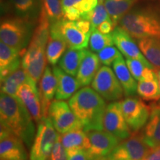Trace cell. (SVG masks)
Here are the masks:
<instances>
[{
	"mask_svg": "<svg viewBox=\"0 0 160 160\" xmlns=\"http://www.w3.org/2000/svg\"><path fill=\"white\" fill-rule=\"evenodd\" d=\"M0 119L1 126L22 140L28 148L31 147L37 133L34 119L17 97L1 92Z\"/></svg>",
	"mask_w": 160,
	"mask_h": 160,
	"instance_id": "6da1fadb",
	"label": "cell"
},
{
	"mask_svg": "<svg viewBox=\"0 0 160 160\" xmlns=\"http://www.w3.org/2000/svg\"><path fill=\"white\" fill-rule=\"evenodd\" d=\"M68 104L84 131L104 130L103 118L107 105L95 90L88 86L83 87L73 95Z\"/></svg>",
	"mask_w": 160,
	"mask_h": 160,
	"instance_id": "7a4b0ae2",
	"label": "cell"
},
{
	"mask_svg": "<svg viewBox=\"0 0 160 160\" xmlns=\"http://www.w3.org/2000/svg\"><path fill=\"white\" fill-rule=\"evenodd\" d=\"M50 35V22L45 11L42 9L33 37L22 58V66L36 82H39L47 64L46 47Z\"/></svg>",
	"mask_w": 160,
	"mask_h": 160,
	"instance_id": "3957f363",
	"label": "cell"
},
{
	"mask_svg": "<svg viewBox=\"0 0 160 160\" xmlns=\"http://www.w3.org/2000/svg\"><path fill=\"white\" fill-rule=\"evenodd\" d=\"M119 26L134 39H160V15L151 9H131Z\"/></svg>",
	"mask_w": 160,
	"mask_h": 160,
	"instance_id": "277c9868",
	"label": "cell"
},
{
	"mask_svg": "<svg viewBox=\"0 0 160 160\" xmlns=\"http://www.w3.org/2000/svg\"><path fill=\"white\" fill-rule=\"evenodd\" d=\"M36 25L16 16L3 19L0 25L1 42L19 51L24 56L31 42Z\"/></svg>",
	"mask_w": 160,
	"mask_h": 160,
	"instance_id": "5b68a950",
	"label": "cell"
},
{
	"mask_svg": "<svg viewBox=\"0 0 160 160\" xmlns=\"http://www.w3.org/2000/svg\"><path fill=\"white\" fill-rule=\"evenodd\" d=\"M58 133L48 117H42L37 123V133L31 147L30 159L48 160L51 155Z\"/></svg>",
	"mask_w": 160,
	"mask_h": 160,
	"instance_id": "8992f818",
	"label": "cell"
},
{
	"mask_svg": "<svg viewBox=\"0 0 160 160\" xmlns=\"http://www.w3.org/2000/svg\"><path fill=\"white\" fill-rule=\"evenodd\" d=\"M151 149L144 141L142 133L135 132L100 160H145Z\"/></svg>",
	"mask_w": 160,
	"mask_h": 160,
	"instance_id": "52a82bcc",
	"label": "cell"
},
{
	"mask_svg": "<svg viewBox=\"0 0 160 160\" xmlns=\"http://www.w3.org/2000/svg\"><path fill=\"white\" fill-rule=\"evenodd\" d=\"M91 88L106 101L115 102L122 98L124 90L113 70L103 65L91 82Z\"/></svg>",
	"mask_w": 160,
	"mask_h": 160,
	"instance_id": "ba28073f",
	"label": "cell"
},
{
	"mask_svg": "<svg viewBox=\"0 0 160 160\" xmlns=\"http://www.w3.org/2000/svg\"><path fill=\"white\" fill-rule=\"evenodd\" d=\"M48 117L60 134L75 129L82 128V125L76 117L69 104L65 100L53 99L48 109Z\"/></svg>",
	"mask_w": 160,
	"mask_h": 160,
	"instance_id": "9c48e42d",
	"label": "cell"
},
{
	"mask_svg": "<svg viewBox=\"0 0 160 160\" xmlns=\"http://www.w3.org/2000/svg\"><path fill=\"white\" fill-rule=\"evenodd\" d=\"M124 117L133 133L145 127L151 114V106L135 96L127 97L121 102Z\"/></svg>",
	"mask_w": 160,
	"mask_h": 160,
	"instance_id": "30bf717a",
	"label": "cell"
},
{
	"mask_svg": "<svg viewBox=\"0 0 160 160\" xmlns=\"http://www.w3.org/2000/svg\"><path fill=\"white\" fill-rule=\"evenodd\" d=\"M103 128L105 131L120 140L131 136V130L124 117L120 102H112L107 105L103 118Z\"/></svg>",
	"mask_w": 160,
	"mask_h": 160,
	"instance_id": "8fae6325",
	"label": "cell"
},
{
	"mask_svg": "<svg viewBox=\"0 0 160 160\" xmlns=\"http://www.w3.org/2000/svg\"><path fill=\"white\" fill-rule=\"evenodd\" d=\"M89 139L87 150L92 160H100L107 157L121 140L107 131H91L86 132Z\"/></svg>",
	"mask_w": 160,
	"mask_h": 160,
	"instance_id": "7c38bea8",
	"label": "cell"
},
{
	"mask_svg": "<svg viewBox=\"0 0 160 160\" xmlns=\"http://www.w3.org/2000/svg\"><path fill=\"white\" fill-rule=\"evenodd\" d=\"M0 157L4 160H27L25 145L22 140L3 126L0 131Z\"/></svg>",
	"mask_w": 160,
	"mask_h": 160,
	"instance_id": "4fadbf2b",
	"label": "cell"
},
{
	"mask_svg": "<svg viewBox=\"0 0 160 160\" xmlns=\"http://www.w3.org/2000/svg\"><path fill=\"white\" fill-rule=\"evenodd\" d=\"M52 25H54L60 32L70 48L86 49L88 48L91 34L84 31L77 21H69L63 19Z\"/></svg>",
	"mask_w": 160,
	"mask_h": 160,
	"instance_id": "5bb4252c",
	"label": "cell"
},
{
	"mask_svg": "<svg viewBox=\"0 0 160 160\" xmlns=\"http://www.w3.org/2000/svg\"><path fill=\"white\" fill-rule=\"evenodd\" d=\"M114 45L125 58H131L141 61L148 67L155 69L153 65L146 59L133 38L120 26H117L111 33Z\"/></svg>",
	"mask_w": 160,
	"mask_h": 160,
	"instance_id": "9a60e30c",
	"label": "cell"
},
{
	"mask_svg": "<svg viewBox=\"0 0 160 160\" xmlns=\"http://www.w3.org/2000/svg\"><path fill=\"white\" fill-rule=\"evenodd\" d=\"M37 82L31 77L27 82L19 86L17 91V98L22 102L31 115L38 123L42 119V105L39 88Z\"/></svg>",
	"mask_w": 160,
	"mask_h": 160,
	"instance_id": "2e32d148",
	"label": "cell"
},
{
	"mask_svg": "<svg viewBox=\"0 0 160 160\" xmlns=\"http://www.w3.org/2000/svg\"><path fill=\"white\" fill-rule=\"evenodd\" d=\"M57 79L50 66L45 68L39 82V93L42 105V117H48L51 102L57 92Z\"/></svg>",
	"mask_w": 160,
	"mask_h": 160,
	"instance_id": "e0dca14e",
	"label": "cell"
},
{
	"mask_svg": "<svg viewBox=\"0 0 160 160\" xmlns=\"http://www.w3.org/2000/svg\"><path fill=\"white\" fill-rule=\"evenodd\" d=\"M56 79H57V92L55 99H70L76 92L82 87L77 78L68 74L63 71L59 66H53L52 68Z\"/></svg>",
	"mask_w": 160,
	"mask_h": 160,
	"instance_id": "ac0fdd59",
	"label": "cell"
},
{
	"mask_svg": "<svg viewBox=\"0 0 160 160\" xmlns=\"http://www.w3.org/2000/svg\"><path fill=\"white\" fill-rule=\"evenodd\" d=\"M23 55L18 50L0 42V78L5 79L22 65Z\"/></svg>",
	"mask_w": 160,
	"mask_h": 160,
	"instance_id": "d6986e66",
	"label": "cell"
},
{
	"mask_svg": "<svg viewBox=\"0 0 160 160\" xmlns=\"http://www.w3.org/2000/svg\"><path fill=\"white\" fill-rule=\"evenodd\" d=\"M16 17L38 23L42 9V0H8Z\"/></svg>",
	"mask_w": 160,
	"mask_h": 160,
	"instance_id": "ffe728a7",
	"label": "cell"
},
{
	"mask_svg": "<svg viewBox=\"0 0 160 160\" xmlns=\"http://www.w3.org/2000/svg\"><path fill=\"white\" fill-rule=\"evenodd\" d=\"M68 48L67 42L54 25H50V35L46 47V58L49 65L54 66Z\"/></svg>",
	"mask_w": 160,
	"mask_h": 160,
	"instance_id": "44dd1931",
	"label": "cell"
},
{
	"mask_svg": "<svg viewBox=\"0 0 160 160\" xmlns=\"http://www.w3.org/2000/svg\"><path fill=\"white\" fill-rule=\"evenodd\" d=\"M142 135L145 142L151 148L160 146V105H151V114Z\"/></svg>",
	"mask_w": 160,
	"mask_h": 160,
	"instance_id": "7402d4cb",
	"label": "cell"
},
{
	"mask_svg": "<svg viewBox=\"0 0 160 160\" xmlns=\"http://www.w3.org/2000/svg\"><path fill=\"white\" fill-rule=\"evenodd\" d=\"M112 68L122 87L125 97H132L137 94L138 83L131 74L122 55L115 60Z\"/></svg>",
	"mask_w": 160,
	"mask_h": 160,
	"instance_id": "603a6c76",
	"label": "cell"
},
{
	"mask_svg": "<svg viewBox=\"0 0 160 160\" xmlns=\"http://www.w3.org/2000/svg\"><path fill=\"white\" fill-rule=\"evenodd\" d=\"M100 60L97 54L88 51L77 72L76 78L82 87L89 85L93 82L100 67Z\"/></svg>",
	"mask_w": 160,
	"mask_h": 160,
	"instance_id": "cb8c5ba5",
	"label": "cell"
},
{
	"mask_svg": "<svg viewBox=\"0 0 160 160\" xmlns=\"http://www.w3.org/2000/svg\"><path fill=\"white\" fill-rule=\"evenodd\" d=\"M60 139L66 152L79 150L87 151L89 148L88 137L82 128L75 129L63 134H60Z\"/></svg>",
	"mask_w": 160,
	"mask_h": 160,
	"instance_id": "d4e9b609",
	"label": "cell"
},
{
	"mask_svg": "<svg viewBox=\"0 0 160 160\" xmlns=\"http://www.w3.org/2000/svg\"><path fill=\"white\" fill-rule=\"evenodd\" d=\"M87 51V49H73L68 48L58 62L59 66L68 74L73 77L77 76Z\"/></svg>",
	"mask_w": 160,
	"mask_h": 160,
	"instance_id": "484cf974",
	"label": "cell"
},
{
	"mask_svg": "<svg viewBox=\"0 0 160 160\" xmlns=\"http://www.w3.org/2000/svg\"><path fill=\"white\" fill-rule=\"evenodd\" d=\"M30 77L26 73L22 66L1 80V92L13 97H17V91L19 86L29 79Z\"/></svg>",
	"mask_w": 160,
	"mask_h": 160,
	"instance_id": "4316f807",
	"label": "cell"
},
{
	"mask_svg": "<svg viewBox=\"0 0 160 160\" xmlns=\"http://www.w3.org/2000/svg\"><path fill=\"white\" fill-rule=\"evenodd\" d=\"M137 0H105L104 5L115 28L119 25L120 20L131 11Z\"/></svg>",
	"mask_w": 160,
	"mask_h": 160,
	"instance_id": "83f0119b",
	"label": "cell"
},
{
	"mask_svg": "<svg viewBox=\"0 0 160 160\" xmlns=\"http://www.w3.org/2000/svg\"><path fill=\"white\" fill-rule=\"evenodd\" d=\"M137 44L144 56L153 67L160 69V39H138Z\"/></svg>",
	"mask_w": 160,
	"mask_h": 160,
	"instance_id": "f1b7e54d",
	"label": "cell"
},
{
	"mask_svg": "<svg viewBox=\"0 0 160 160\" xmlns=\"http://www.w3.org/2000/svg\"><path fill=\"white\" fill-rule=\"evenodd\" d=\"M125 62L131 74L137 81L151 80L157 78L156 69L148 67L139 60L125 58Z\"/></svg>",
	"mask_w": 160,
	"mask_h": 160,
	"instance_id": "f546056e",
	"label": "cell"
},
{
	"mask_svg": "<svg viewBox=\"0 0 160 160\" xmlns=\"http://www.w3.org/2000/svg\"><path fill=\"white\" fill-rule=\"evenodd\" d=\"M137 93L147 102H157L160 99V88L157 79L138 82Z\"/></svg>",
	"mask_w": 160,
	"mask_h": 160,
	"instance_id": "4dcf8cb0",
	"label": "cell"
},
{
	"mask_svg": "<svg viewBox=\"0 0 160 160\" xmlns=\"http://www.w3.org/2000/svg\"><path fill=\"white\" fill-rule=\"evenodd\" d=\"M113 45H114V41L111 33L104 34L97 28L92 31L89 40V46L90 49L93 52L98 53L105 48L113 46Z\"/></svg>",
	"mask_w": 160,
	"mask_h": 160,
	"instance_id": "1f68e13d",
	"label": "cell"
},
{
	"mask_svg": "<svg viewBox=\"0 0 160 160\" xmlns=\"http://www.w3.org/2000/svg\"><path fill=\"white\" fill-rule=\"evenodd\" d=\"M42 9L47 15L50 25L64 19L61 0H42Z\"/></svg>",
	"mask_w": 160,
	"mask_h": 160,
	"instance_id": "d6a6232c",
	"label": "cell"
},
{
	"mask_svg": "<svg viewBox=\"0 0 160 160\" xmlns=\"http://www.w3.org/2000/svg\"><path fill=\"white\" fill-rule=\"evenodd\" d=\"M81 19L88 20L92 25V28L96 29L100 24L106 20L111 19L108 14V12L105 8L104 3L99 2L93 11L88 12L82 15Z\"/></svg>",
	"mask_w": 160,
	"mask_h": 160,
	"instance_id": "836d02e7",
	"label": "cell"
},
{
	"mask_svg": "<svg viewBox=\"0 0 160 160\" xmlns=\"http://www.w3.org/2000/svg\"><path fill=\"white\" fill-rule=\"evenodd\" d=\"M97 56L100 60V62L103 65L109 67L113 65L116 59L121 57L122 53L117 48L109 46L98 52Z\"/></svg>",
	"mask_w": 160,
	"mask_h": 160,
	"instance_id": "e575fe53",
	"label": "cell"
},
{
	"mask_svg": "<svg viewBox=\"0 0 160 160\" xmlns=\"http://www.w3.org/2000/svg\"><path fill=\"white\" fill-rule=\"evenodd\" d=\"M48 160H68L67 152L62 144L59 133H58L57 139L55 142L54 147Z\"/></svg>",
	"mask_w": 160,
	"mask_h": 160,
	"instance_id": "d590c367",
	"label": "cell"
},
{
	"mask_svg": "<svg viewBox=\"0 0 160 160\" xmlns=\"http://www.w3.org/2000/svg\"><path fill=\"white\" fill-rule=\"evenodd\" d=\"M99 3V0H82L77 5H75V7L77 8L82 15L84 13L93 11Z\"/></svg>",
	"mask_w": 160,
	"mask_h": 160,
	"instance_id": "8d00e7d4",
	"label": "cell"
},
{
	"mask_svg": "<svg viewBox=\"0 0 160 160\" xmlns=\"http://www.w3.org/2000/svg\"><path fill=\"white\" fill-rule=\"evenodd\" d=\"M63 14L64 19L69 21H77L82 18L81 13L75 6L63 8Z\"/></svg>",
	"mask_w": 160,
	"mask_h": 160,
	"instance_id": "74e56055",
	"label": "cell"
},
{
	"mask_svg": "<svg viewBox=\"0 0 160 160\" xmlns=\"http://www.w3.org/2000/svg\"><path fill=\"white\" fill-rule=\"evenodd\" d=\"M68 160H92L90 155L85 150L67 152Z\"/></svg>",
	"mask_w": 160,
	"mask_h": 160,
	"instance_id": "f35d334b",
	"label": "cell"
},
{
	"mask_svg": "<svg viewBox=\"0 0 160 160\" xmlns=\"http://www.w3.org/2000/svg\"><path fill=\"white\" fill-rule=\"evenodd\" d=\"M115 28V26L113 25V22L111 19L106 20V21L103 22L97 28V29L101 33H104V34H109L113 32V30Z\"/></svg>",
	"mask_w": 160,
	"mask_h": 160,
	"instance_id": "ab89813d",
	"label": "cell"
},
{
	"mask_svg": "<svg viewBox=\"0 0 160 160\" xmlns=\"http://www.w3.org/2000/svg\"><path fill=\"white\" fill-rule=\"evenodd\" d=\"M145 160H160V146L152 148Z\"/></svg>",
	"mask_w": 160,
	"mask_h": 160,
	"instance_id": "60d3db41",
	"label": "cell"
},
{
	"mask_svg": "<svg viewBox=\"0 0 160 160\" xmlns=\"http://www.w3.org/2000/svg\"><path fill=\"white\" fill-rule=\"evenodd\" d=\"M82 0H61L62 8L72 7V6L77 5Z\"/></svg>",
	"mask_w": 160,
	"mask_h": 160,
	"instance_id": "b9f144b4",
	"label": "cell"
},
{
	"mask_svg": "<svg viewBox=\"0 0 160 160\" xmlns=\"http://www.w3.org/2000/svg\"><path fill=\"white\" fill-rule=\"evenodd\" d=\"M156 72H157V79L159 82V85L160 88V69H156Z\"/></svg>",
	"mask_w": 160,
	"mask_h": 160,
	"instance_id": "7bdbcfd3",
	"label": "cell"
},
{
	"mask_svg": "<svg viewBox=\"0 0 160 160\" xmlns=\"http://www.w3.org/2000/svg\"><path fill=\"white\" fill-rule=\"evenodd\" d=\"M105 0H99V2H101V3H104V2H105Z\"/></svg>",
	"mask_w": 160,
	"mask_h": 160,
	"instance_id": "ee69618b",
	"label": "cell"
},
{
	"mask_svg": "<svg viewBox=\"0 0 160 160\" xmlns=\"http://www.w3.org/2000/svg\"><path fill=\"white\" fill-rule=\"evenodd\" d=\"M1 160H4V159H1Z\"/></svg>",
	"mask_w": 160,
	"mask_h": 160,
	"instance_id": "f6af8a7d",
	"label": "cell"
}]
</instances>
